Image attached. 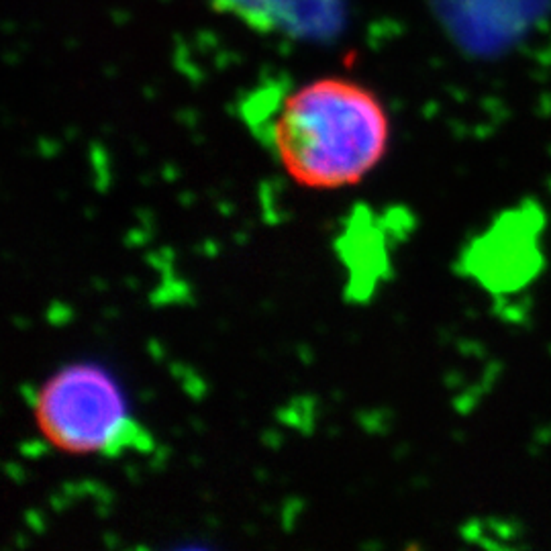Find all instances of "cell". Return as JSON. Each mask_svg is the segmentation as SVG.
I'll return each mask as SVG.
<instances>
[{"mask_svg": "<svg viewBox=\"0 0 551 551\" xmlns=\"http://www.w3.org/2000/svg\"><path fill=\"white\" fill-rule=\"evenodd\" d=\"M218 13L262 34L323 37L337 29L342 0H208Z\"/></svg>", "mask_w": 551, "mask_h": 551, "instance_id": "cell-3", "label": "cell"}, {"mask_svg": "<svg viewBox=\"0 0 551 551\" xmlns=\"http://www.w3.org/2000/svg\"><path fill=\"white\" fill-rule=\"evenodd\" d=\"M44 440L70 456L117 458L150 450V433L133 417L115 376L91 362L60 368L31 401Z\"/></svg>", "mask_w": 551, "mask_h": 551, "instance_id": "cell-2", "label": "cell"}, {"mask_svg": "<svg viewBox=\"0 0 551 551\" xmlns=\"http://www.w3.org/2000/svg\"><path fill=\"white\" fill-rule=\"evenodd\" d=\"M270 133L276 156L298 186L339 190L360 184L384 160L391 121L366 86L321 78L282 101Z\"/></svg>", "mask_w": 551, "mask_h": 551, "instance_id": "cell-1", "label": "cell"}]
</instances>
